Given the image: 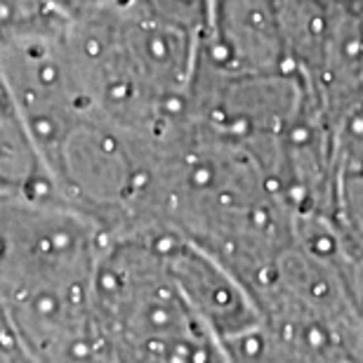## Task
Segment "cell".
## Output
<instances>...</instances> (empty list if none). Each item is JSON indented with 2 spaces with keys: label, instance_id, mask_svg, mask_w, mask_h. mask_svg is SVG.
<instances>
[{
  "label": "cell",
  "instance_id": "1",
  "mask_svg": "<svg viewBox=\"0 0 363 363\" xmlns=\"http://www.w3.org/2000/svg\"><path fill=\"white\" fill-rule=\"evenodd\" d=\"M3 330L43 363L101 357L94 321L108 231L67 203L3 199Z\"/></svg>",
  "mask_w": 363,
  "mask_h": 363
},
{
  "label": "cell",
  "instance_id": "2",
  "mask_svg": "<svg viewBox=\"0 0 363 363\" xmlns=\"http://www.w3.org/2000/svg\"><path fill=\"white\" fill-rule=\"evenodd\" d=\"M69 43L92 108L125 133L156 137L186 111L199 33L121 0L71 21Z\"/></svg>",
  "mask_w": 363,
  "mask_h": 363
},
{
  "label": "cell",
  "instance_id": "3",
  "mask_svg": "<svg viewBox=\"0 0 363 363\" xmlns=\"http://www.w3.org/2000/svg\"><path fill=\"white\" fill-rule=\"evenodd\" d=\"M99 354L108 363H231L165 257L154 229L111 234L94 290Z\"/></svg>",
  "mask_w": 363,
  "mask_h": 363
},
{
  "label": "cell",
  "instance_id": "4",
  "mask_svg": "<svg viewBox=\"0 0 363 363\" xmlns=\"http://www.w3.org/2000/svg\"><path fill=\"white\" fill-rule=\"evenodd\" d=\"M201 55L215 67L231 71L293 74L279 0H213Z\"/></svg>",
  "mask_w": 363,
  "mask_h": 363
},
{
  "label": "cell",
  "instance_id": "5",
  "mask_svg": "<svg viewBox=\"0 0 363 363\" xmlns=\"http://www.w3.org/2000/svg\"><path fill=\"white\" fill-rule=\"evenodd\" d=\"M0 184L3 199L67 203L31 130L5 94H0Z\"/></svg>",
  "mask_w": 363,
  "mask_h": 363
},
{
  "label": "cell",
  "instance_id": "6",
  "mask_svg": "<svg viewBox=\"0 0 363 363\" xmlns=\"http://www.w3.org/2000/svg\"><path fill=\"white\" fill-rule=\"evenodd\" d=\"M50 3H52L60 12L67 14L69 19H81L85 14H92L106 5L121 3V0H50Z\"/></svg>",
  "mask_w": 363,
  "mask_h": 363
}]
</instances>
